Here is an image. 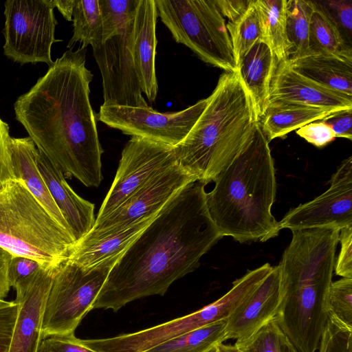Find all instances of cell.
<instances>
[{
	"label": "cell",
	"mask_w": 352,
	"mask_h": 352,
	"mask_svg": "<svg viewBox=\"0 0 352 352\" xmlns=\"http://www.w3.org/2000/svg\"><path fill=\"white\" fill-rule=\"evenodd\" d=\"M205 186L190 182L163 206L113 265L92 309L117 311L135 300L163 296L199 267L223 237L210 216Z\"/></svg>",
	"instance_id": "6da1fadb"
},
{
	"label": "cell",
	"mask_w": 352,
	"mask_h": 352,
	"mask_svg": "<svg viewBox=\"0 0 352 352\" xmlns=\"http://www.w3.org/2000/svg\"><path fill=\"white\" fill-rule=\"evenodd\" d=\"M86 48L69 49L14 104L16 119L38 151L87 187L102 179L103 153L89 100Z\"/></svg>",
	"instance_id": "7a4b0ae2"
},
{
	"label": "cell",
	"mask_w": 352,
	"mask_h": 352,
	"mask_svg": "<svg viewBox=\"0 0 352 352\" xmlns=\"http://www.w3.org/2000/svg\"><path fill=\"white\" fill-rule=\"evenodd\" d=\"M340 230H292L278 265L282 299L275 317L298 352H316L327 320Z\"/></svg>",
	"instance_id": "3957f363"
},
{
	"label": "cell",
	"mask_w": 352,
	"mask_h": 352,
	"mask_svg": "<svg viewBox=\"0 0 352 352\" xmlns=\"http://www.w3.org/2000/svg\"><path fill=\"white\" fill-rule=\"evenodd\" d=\"M206 192L210 216L222 236L265 242L280 228L272 214L276 182L269 142L260 123L241 151Z\"/></svg>",
	"instance_id": "277c9868"
},
{
	"label": "cell",
	"mask_w": 352,
	"mask_h": 352,
	"mask_svg": "<svg viewBox=\"0 0 352 352\" xmlns=\"http://www.w3.org/2000/svg\"><path fill=\"white\" fill-rule=\"evenodd\" d=\"M258 122L239 72H225L192 129L173 146L176 162L197 181L214 182L245 147Z\"/></svg>",
	"instance_id": "5b68a950"
},
{
	"label": "cell",
	"mask_w": 352,
	"mask_h": 352,
	"mask_svg": "<svg viewBox=\"0 0 352 352\" xmlns=\"http://www.w3.org/2000/svg\"><path fill=\"white\" fill-rule=\"evenodd\" d=\"M75 240L21 181L0 190V246L13 256L32 258L44 267L67 258Z\"/></svg>",
	"instance_id": "8992f818"
},
{
	"label": "cell",
	"mask_w": 352,
	"mask_h": 352,
	"mask_svg": "<svg viewBox=\"0 0 352 352\" xmlns=\"http://www.w3.org/2000/svg\"><path fill=\"white\" fill-rule=\"evenodd\" d=\"M158 16L177 43L226 72L237 66L226 21L215 0H155Z\"/></svg>",
	"instance_id": "52a82bcc"
},
{
	"label": "cell",
	"mask_w": 352,
	"mask_h": 352,
	"mask_svg": "<svg viewBox=\"0 0 352 352\" xmlns=\"http://www.w3.org/2000/svg\"><path fill=\"white\" fill-rule=\"evenodd\" d=\"M118 260L91 269H85L67 258L56 265L45 305L42 338L74 334L82 318L92 309Z\"/></svg>",
	"instance_id": "ba28073f"
},
{
	"label": "cell",
	"mask_w": 352,
	"mask_h": 352,
	"mask_svg": "<svg viewBox=\"0 0 352 352\" xmlns=\"http://www.w3.org/2000/svg\"><path fill=\"white\" fill-rule=\"evenodd\" d=\"M3 54L23 65L45 63L49 67L57 25L52 0H7L4 3Z\"/></svg>",
	"instance_id": "9c48e42d"
},
{
	"label": "cell",
	"mask_w": 352,
	"mask_h": 352,
	"mask_svg": "<svg viewBox=\"0 0 352 352\" xmlns=\"http://www.w3.org/2000/svg\"><path fill=\"white\" fill-rule=\"evenodd\" d=\"M207 98L177 111L160 113L146 108L119 105L100 107L98 119L131 137L175 146L187 136L202 113Z\"/></svg>",
	"instance_id": "30bf717a"
},
{
	"label": "cell",
	"mask_w": 352,
	"mask_h": 352,
	"mask_svg": "<svg viewBox=\"0 0 352 352\" xmlns=\"http://www.w3.org/2000/svg\"><path fill=\"white\" fill-rule=\"evenodd\" d=\"M176 162L173 146L131 137L122 151L116 175L96 221L116 210L153 177Z\"/></svg>",
	"instance_id": "8fae6325"
},
{
	"label": "cell",
	"mask_w": 352,
	"mask_h": 352,
	"mask_svg": "<svg viewBox=\"0 0 352 352\" xmlns=\"http://www.w3.org/2000/svg\"><path fill=\"white\" fill-rule=\"evenodd\" d=\"M133 20L92 48L102 79L104 105L146 108L133 57Z\"/></svg>",
	"instance_id": "7c38bea8"
},
{
	"label": "cell",
	"mask_w": 352,
	"mask_h": 352,
	"mask_svg": "<svg viewBox=\"0 0 352 352\" xmlns=\"http://www.w3.org/2000/svg\"><path fill=\"white\" fill-rule=\"evenodd\" d=\"M278 224L280 230H291L320 228L341 230L352 226V157L342 162L324 192L291 209Z\"/></svg>",
	"instance_id": "4fadbf2b"
},
{
	"label": "cell",
	"mask_w": 352,
	"mask_h": 352,
	"mask_svg": "<svg viewBox=\"0 0 352 352\" xmlns=\"http://www.w3.org/2000/svg\"><path fill=\"white\" fill-rule=\"evenodd\" d=\"M195 181V178L176 162L153 177L116 210L96 221L85 236L95 237L116 232L157 213L182 188Z\"/></svg>",
	"instance_id": "5bb4252c"
},
{
	"label": "cell",
	"mask_w": 352,
	"mask_h": 352,
	"mask_svg": "<svg viewBox=\"0 0 352 352\" xmlns=\"http://www.w3.org/2000/svg\"><path fill=\"white\" fill-rule=\"evenodd\" d=\"M56 266L40 267L14 288L19 309L8 352H36L42 340L45 305Z\"/></svg>",
	"instance_id": "9a60e30c"
},
{
	"label": "cell",
	"mask_w": 352,
	"mask_h": 352,
	"mask_svg": "<svg viewBox=\"0 0 352 352\" xmlns=\"http://www.w3.org/2000/svg\"><path fill=\"white\" fill-rule=\"evenodd\" d=\"M282 295L279 267L272 266L258 286L226 320L224 340H245L274 319Z\"/></svg>",
	"instance_id": "2e32d148"
},
{
	"label": "cell",
	"mask_w": 352,
	"mask_h": 352,
	"mask_svg": "<svg viewBox=\"0 0 352 352\" xmlns=\"http://www.w3.org/2000/svg\"><path fill=\"white\" fill-rule=\"evenodd\" d=\"M288 102L335 111L352 109V97L322 87L277 61L272 78L269 104Z\"/></svg>",
	"instance_id": "e0dca14e"
},
{
	"label": "cell",
	"mask_w": 352,
	"mask_h": 352,
	"mask_svg": "<svg viewBox=\"0 0 352 352\" xmlns=\"http://www.w3.org/2000/svg\"><path fill=\"white\" fill-rule=\"evenodd\" d=\"M157 10L155 0H139L133 30V57L142 93L155 100L158 85L155 70Z\"/></svg>",
	"instance_id": "ac0fdd59"
},
{
	"label": "cell",
	"mask_w": 352,
	"mask_h": 352,
	"mask_svg": "<svg viewBox=\"0 0 352 352\" xmlns=\"http://www.w3.org/2000/svg\"><path fill=\"white\" fill-rule=\"evenodd\" d=\"M38 166L76 243L90 232L96 223L94 204L78 195L65 179L62 171L40 151Z\"/></svg>",
	"instance_id": "d6986e66"
},
{
	"label": "cell",
	"mask_w": 352,
	"mask_h": 352,
	"mask_svg": "<svg viewBox=\"0 0 352 352\" xmlns=\"http://www.w3.org/2000/svg\"><path fill=\"white\" fill-rule=\"evenodd\" d=\"M157 213L144 217L116 232L95 237L84 236L73 245L67 258L85 269H91L110 260L119 259Z\"/></svg>",
	"instance_id": "ffe728a7"
},
{
	"label": "cell",
	"mask_w": 352,
	"mask_h": 352,
	"mask_svg": "<svg viewBox=\"0 0 352 352\" xmlns=\"http://www.w3.org/2000/svg\"><path fill=\"white\" fill-rule=\"evenodd\" d=\"M7 148L15 179L22 182L54 219L72 234L38 169V151L32 140L10 136Z\"/></svg>",
	"instance_id": "44dd1931"
},
{
	"label": "cell",
	"mask_w": 352,
	"mask_h": 352,
	"mask_svg": "<svg viewBox=\"0 0 352 352\" xmlns=\"http://www.w3.org/2000/svg\"><path fill=\"white\" fill-rule=\"evenodd\" d=\"M276 63L270 46L259 39L237 65V72L249 93L258 122L268 106L270 83Z\"/></svg>",
	"instance_id": "7402d4cb"
},
{
	"label": "cell",
	"mask_w": 352,
	"mask_h": 352,
	"mask_svg": "<svg viewBox=\"0 0 352 352\" xmlns=\"http://www.w3.org/2000/svg\"><path fill=\"white\" fill-rule=\"evenodd\" d=\"M285 62L317 84L352 97V55L311 54Z\"/></svg>",
	"instance_id": "603a6c76"
},
{
	"label": "cell",
	"mask_w": 352,
	"mask_h": 352,
	"mask_svg": "<svg viewBox=\"0 0 352 352\" xmlns=\"http://www.w3.org/2000/svg\"><path fill=\"white\" fill-rule=\"evenodd\" d=\"M339 111L296 102L268 104L259 123L268 142L281 138L310 122L320 120Z\"/></svg>",
	"instance_id": "cb8c5ba5"
},
{
	"label": "cell",
	"mask_w": 352,
	"mask_h": 352,
	"mask_svg": "<svg viewBox=\"0 0 352 352\" xmlns=\"http://www.w3.org/2000/svg\"><path fill=\"white\" fill-rule=\"evenodd\" d=\"M262 40L271 48L276 60L287 59L290 45L287 37V0H254Z\"/></svg>",
	"instance_id": "d4e9b609"
},
{
	"label": "cell",
	"mask_w": 352,
	"mask_h": 352,
	"mask_svg": "<svg viewBox=\"0 0 352 352\" xmlns=\"http://www.w3.org/2000/svg\"><path fill=\"white\" fill-rule=\"evenodd\" d=\"M314 10L312 1H287L286 31L290 50L286 60L297 59L309 54V26Z\"/></svg>",
	"instance_id": "484cf974"
},
{
	"label": "cell",
	"mask_w": 352,
	"mask_h": 352,
	"mask_svg": "<svg viewBox=\"0 0 352 352\" xmlns=\"http://www.w3.org/2000/svg\"><path fill=\"white\" fill-rule=\"evenodd\" d=\"M73 36L67 48L72 49L76 43L80 47L92 48L102 43V20L98 0H76L72 13Z\"/></svg>",
	"instance_id": "4316f807"
},
{
	"label": "cell",
	"mask_w": 352,
	"mask_h": 352,
	"mask_svg": "<svg viewBox=\"0 0 352 352\" xmlns=\"http://www.w3.org/2000/svg\"><path fill=\"white\" fill-rule=\"evenodd\" d=\"M226 321H219L190 331L151 349L147 352H206L225 342Z\"/></svg>",
	"instance_id": "83f0119b"
},
{
	"label": "cell",
	"mask_w": 352,
	"mask_h": 352,
	"mask_svg": "<svg viewBox=\"0 0 352 352\" xmlns=\"http://www.w3.org/2000/svg\"><path fill=\"white\" fill-rule=\"evenodd\" d=\"M313 3L314 10L309 26V54L352 55V47L346 44L335 25L314 1Z\"/></svg>",
	"instance_id": "f1b7e54d"
},
{
	"label": "cell",
	"mask_w": 352,
	"mask_h": 352,
	"mask_svg": "<svg viewBox=\"0 0 352 352\" xmlns=\"http://www.w3.org/2000/svg\"><path fill=\"white\" fill-rule=\"evenodd\" d=\"M236 66L254 43L262 40L260 19L254 0L239 19L226 23Z\"/></svg>",
	"instance_id": "f546056e"
},
{
	"label": "cell",
	"mask_w": 352,
	"mask_h": 352,
	"mask_svg": "<svg viewBox=\"0 0 352 352\" xmlns=\"http://www.w3.org/2000/svg\"><path fill=\"white\" fill-rule=\"evenodd\" d=\"M102 43L119 33L133 19L139 0H98Z\"/></svg>",
	"instance_id": "4dcf8cb0"
},
{
	"label": "cell",
	"mask_w": 352,
	"mask_h": 352,
	"mask_svg": "<svg viewBox=\"0 0 352 352\" xmlns=\"http://www.w3.org/2000/svg\"><path fill=\"white\" fill-rule=\"evenodd\" d=\"M284 336L274 318L249 338L236 341L234 345L239 352H282Z\"/></svg>",
	"instance_id": "1f68e13d"
},
{
	"label": "cell",
	"mask_w": 352,
	"mask_h": 352,
	"mask_svg": "<svg viewBox=\"0 0 352 352\" xmlns=\"http://www.w3.org/2000/svg\"><path fill=\"white\" fill-rule=\"evenodd\" d=\"M317 350L318 352H352V326L329 313Z\"/></svg>",
	"instance_id": "d6a6232c"
},
{
	"label": "cell",
	"mask_w": 352,
	"mask_h": 352,
	"mask_svg": "<svg viewBox=\"0 0 352 352\" xmlns=\"http://www.w3.org/2000/svg\"><path fill=\"white\" fill-rule=\"evenodd\" d=\"M335 25L347 45L351 47L352 1H313Z\"/></svg>",
	"instance_id": "836d02e7"
},
{
	"label": "cell",
	"mask_w": 352,
	"mask_h": 352,
	"mask_svg": "<svg viewBox=\"0 0 352 352\" xmlns=\"http://www.w3.org/2000/svg\"><path fill=\"white\" fill-rule=\"evenodd\" d=\"M328 307L330 314L352 326V278H342L331 282L328 294Z\"/></svg>",
	"instance_id": "e575fe53"
},
{
	"label": "cell",
	"mask_w": 352,
	"mask_h": 352,
	"mask_svg": "<svg viewBox=\"0 0 352 352\" xmlns=\"http://www.w3.org/2000/svg\"><path fill=\"white\" fill-rule=\"evenodd\" d=\"M36 352H96L82 344L72 335H54L43 338Z\"/></svg>",
	"instance_id": "d590c367"
},
{
	"label": "cell",
	"mask_w": 352,
	"mask_h": 352,
	"mask_svg": "<svg viewBox=\"0 0 352 352\" xmlns=\"http://www.w3.org/2000/svg\"><path fill=\"white\" fill-rule=\"evenodd\" d=\"M19 309L15 301L0 299V352H8Z\"/></svg>",
	"instance_id": "8d00e7d4"
},
{
	"label": "cell",
	"mask_w": 352,
	"mask_h": 352,
	"mask_svg": "<svg viewBox=\"0 0 352 352\" xmlns=\"http://www.w3.org/2000/svg\"><path fill=\"white\" fill-rule=\"evenodd\" d=\"M338 241L341 248L334 265L336 274L352 278V226L340 230Z\"/></svg>",
	"instance_id": "74e56055"
},
{
	"label": "cell",
	"mask_w": 352,
	"mask_h": 352,
	"mask_svg": "<svg viewBox=\"0 0 352 352\" xmlns=\"http://www.w3.org/2000/svg\"><path fill=\"white\" fill-rule=\"evenodd\" d=\"M42 266L40 263L32 258L12 255L8 271L10 287H14L17 284L32 276Z\"/></svg>",
	"instance_id": "f35d334b"
},
{
	"label": "cell",
	"mask_w": 352,
	"mask_h": 352,
	"mask_svg": "<svg viewBox=\"0 0 352 352\" xmlns=\"http://www.w3.org/2000/svg\"><path fill=\"white\" fill-rule=\"evenodd\" d=\"M296 133L317 147L324 146L336 139L331 129L322 120L304 125Z\"/></svg>",
	"instance_id": "ab89813d"
},
{
	"label": "cell",
	"mask_w": 352,
	"mask_h": 352,
	"mask_svg": "<svg viewBox=\"0 0 352 352\" xmlns=\"http://www.w3.org/2000/svg\"><path fill=\"white\" fill-rule=\"evenodd\" d=\"M322 120L331 129L336 138L352 140V109L336 111Z\"/></svg>",
	"instance_id": "60d3db41"
},
{
	"label": "cell",
	"mask_w": 352,
	"mask_h": 352,
	"mask_svg": "<svg viewBox=\"0 0 352 352\" xmlns=\"http://www.w3.org/2000/svg\"><path fill=\"white\" fill-rule=\"evenodd\" d=\"M9 126L0 118V190L10 180L15 179L7 148Z\"/></svg>",
	"instance_id": "b9f144b4"
},
{
	"label": "cell",
	"mask_w": 352,
	"mask_h": 352,
	"mask_svg": "<svg viewBox=\"0 0 352 352\" xmlns=\"http://www.w3.org/2000/svg\"><path fill=\"white\" fill-rule=\"evenodd\" d=\"M252 0H215V3L222 14L232 22L241 17L248 9Z\"/></svg>",
	"instance_id": "7bdbcfd3"
},
{
	"label": "cell",
	"mask_w": 352,
	"mask_h": 352,
	"mask_svg": "<svg viewBox=\"0 0 352 352\" xmlns=\"http://www.w3.org/2000/svg\"><path fill=\"white\" fill-rule=\"evenodd\" d=\"M12 255L0 246V299H4L10 291L8 267Z\"/></svg>",
	"instance_id": "ee69618b"
},
{
	"label": "cell",
	"mask_w": 352,
	"mask_h": 352,
	"mask_svg": "<svg viewBox=\"0 0 352 352\" xmlns=\"http://www.w3.org/2000/svg\"><path fill=\"white\" fill-rule=\"evenodd\" d=\"M76 0H52L54 8L61 13L67 21L72 20V13Z\"/></svg>",
	"instance_id": "f6af8a7d"
},
{
	"label": "cell",
	"mask_w": 352,
	"mask_h": 352,
	"mask_svg": "<svg viewBox=\"0 0 352 352\" xmlns=\"http://www.w3.org/2000/svg\"><path fill=\"white\" fill-rule=\"evenodd\" d=\"M217 352H239L234 345L225 344L223 342L217 345Z\"/></svg>",
	"instance_id": "bcb514c9"
},
{
	"label": "cell",
	"mask_w": 352,
	"mask_h": 352,
	"mask_svg": "<svg viewBox=\"0 0 352 352\" xmlns=\"http://www.w3.org/2000/svg\"><path fill=\"white\" fill-rule=\"evenodd\" d=\"M282 352H298L289 342L287 338L284 336L282 344Z\"/></svg>",
	"instance_id": "7dc6e473"
},
{
	"label": "cell",
	"mask_w": 352,
	"mask_h": 352,
	"mask_svg": "<svg viewBox=\"0 0 352 352\" xmlns=\"http://www.w3.org/2000/svg\"><path fill=\"white\" fill-rule=\"evenodd\" d=\"M206 352H217V346H214L212 348H210L209 350H208Z\"/></svg>",
	"instance_id": "c3c4849f"
},
{
	"label": "cell",
	"mask_w": 352,
	"mask_h": 352,
	"mask_svg": "<svg viewBox=\"0 0 352 352\" xmlns=\"http://www.w3.org/2000/svg\"><path fill=\"white\" fill-rule=\"evenodd\" d=\"M144 352H147V351H144Z\"/></svg>",
	"instance_id": "681fc988"
}]
</instances>
